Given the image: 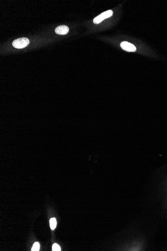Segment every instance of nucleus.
I'll list each match as a JSON object with an SVG mask.
<instances>
[{"label": "nucleus", "mask_w": 167, "mask_h": 251, "mask_svg": "<svg viewBox=\"0 0 167 251\" xmlns=\"http://www.w3.org/2000/svg\"><path fill=\"white\" fill-rule=\"evenodd\" d=\"M30 41L28 38H20L14 40L12 45L15 48L22 49L27 46L29 44Z\"/></svg>", "instance_id": "obj_1"}, {"label": "nucleus", "mask_w": 167, "mask_h": 251, "mask_svg": "<svg viewBox=\"0 0 167 251\" xmlns=\"http://www.w3.org/2000/svg\"><path fill=\"white\" fill-rule=\"evenodd\" d=\"M113 11L112 10H108L107 11L103 12L102 14H101L100 15H99L98 16L95 18L94 19L93 22L95 24L100 23L104 20L111 17L113 15Z\"/></svg>", "instance_id": "obj_2"}, {"label": "nucleus", "mask_w": 167, "mask_h": 251, "mask_svg": "<svg viewBox=\"0 0 167 251\" xmlns=\"http://www.w3.org/2000/svg\"><path fill=\"white\" fill-rule=\"evenodd\" d=\"M120 46L123 50L128 52H135L136 51V47L134 45L128 42H122Z\"/></svg>", "instance_id": "obj_3"}, {"label": "nucleus", "mask_w": 167, "mask_h": 251, "mask_svg": "<svg viewBox=\"0 0 167 251\" xmlns=\"http://www.w3.org/2000/svg\"><path fill=\"white\" fill-rule=\"evenodd\" d=\"M69 31V29L66 25H61L55 29V33L59 35H66Z\"/></svg>", "instance_id": "obj_4"}, {"label": "nucleus", "mask_w": 167, "mask_h": 251, "mask_svg": "<svg viewBox=\"0 0 167 251\" xmlns=\"http://www.w3.org/2000/svg\"><path fill=\"white\" fill-rule=\"evenodd\" d=\"M50 228L52 230H54L56 228L57 226V221L56 219L52 218L50 221Z\"/></svg>", "instance_id": "obj_5"}, {"label": "nucleus", "mask_w": 167, "mask_h": 251, "mask_svg": "<svg viewBox=\"0 0 167 251\" xmlns=\"http://www.w3.org/2000/svg\"><path fill=\"white\" fill-rule=\"evenodd\" d=\"M40 250V244L38 242L35 243L33 245V247L32 248L31 251H38Z\"/></svg>", "instance_id": "obj_6"}, {"label": "nucleus", "mask_w": 167, "mask_h": 251, "mask_svg": "<svg viewBox=\"0 0 167 251\" xmlns=\"http://www.w3.org/2000/svg\"><path fill=\"white\" fill-rule=\"evenodd\" d=\"M52 251H61V248L57 244H54L53 245Z\"/></svg>", "instance_id": "obj_7"}]
</instances>
